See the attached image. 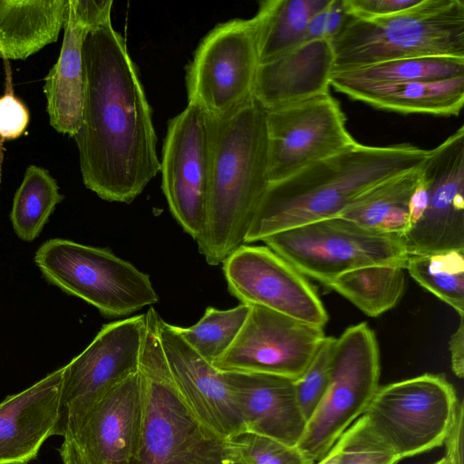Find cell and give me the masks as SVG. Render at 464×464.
I'll return each mask as SVG.
<instances>
[{"instance_id":"3957f363","label":"cell","mask_w":464,"mask_h":464,"mask_svg":"<svg viewBox=\"0 0 464 464\" xmlns=\"http://www.w3.org/2000/svg\"><path fill=\"white\" fill-rule=\"evenodd\" d=\"M266 110L252 96L223 118L211 117L212 167L204 229L196 240L210 266L245 239L269 186Z\"/></svg>"},{"instance_id":"30bf717a","label":"cell","mask_w":464,"mask_h":464,"mask_svg":"<svg viewBox=\"0 0 464 464\" xmlns=\"http://www.w3.org/2000/svg\"><path fill=\"white\" fill-rule=\"evenodd\" d=\"M258 65L255 18L218 24L186 66L188 104L212 118L229 115L253 96Z\"/></svg>"},{"instance_id":"7c38bea8","label":"cell","mask_w":464,"mask_h":464,"mask_svg":"<svg viewBox=\"0 0 464 464\" xmlns=\"http://www.w3.org/2000/svg\"><path fill=\"white\" fill-rule=\"evenodd\" d=\"M160 162L169 211L197 240L207 218L212 167L211 117L196 105L169 120Z\"/></svg>"},{"instance_id":"7a4b0ae2","label":"cell","mask_w":464,"mask_h":464,"mask_svg":"<svg viewBox=\"0 0 464 464\" xmlns=\"http://www.w3.org/2000/svg\"><path fill=\"white\" fill-rule=\"evenodd\" d=\"M430 150L411 144L353 146L295 175L270 183L253 218L245 244L280 231L339 217L375 186L423 166Z\"/></svg>"},{"instance_id":"4fadbf2b","label":"cell","mask_w":464,"mask_h":464,"mask_svg":"<svg viewBox=\"0 0 464 464\" xmlns=\"http://www.w3.org/2000/svg\"><path fill=\"white\" fill-rule=\"evenodd\" d=\"M269 183L285 179L357 141L329 92L266 110Z\"/></svg>"},{"instance_id":"6da1fadb","label":"cell","mask_w":464,"mask_h":464,"mask_svg":"<svg viewBox=\"0 0 464 464\" xmlns=\"http://www.w3.org/2000/svg\"><path fill=\"white\" fill-rule=\"evenodd\" d=\"M83 108L73 137L84 186L130 204L160 173L152 110L123 36L108 20L82 45Z\"/></svg>"},{"instance_id":"9c48e42d","label":"cell","mask_w":464,"mask_h":464,"mask_svg":"<svg viewBox=\"0 0 464 464\" xmlns=\"http://www.w3.org/2000/svg\"><path fill=\"white\" fill-rule=\"evenodd\" d=\"M458 401L444 375L424 373L379 386L362 415L402 459L444 443Z\"/></svg>"},{"instance_id":"d590c367","label":"cell","mask_w":464,"mask_h":464,"mask_svg":"<svg viewBox=\"0 0 464 464\" xmlns=\"http://www.w3.org/2000/svg\"><path fill=\"white\" fill-rule=\"evenodd\" d=\"M30 114L24 103L12 93L0 97V138L14 140L27 128Z\"/></svg>"},{"instance_id":"9a60e30c","label":"cell","mask_w":464,"mask_h":464,"mask_svg":"<svg viewBox=\"0 0 464 464\" xmlns=\"http://www.w3.org/2000/svg\"><path fill=\"white\" fill-rule=\"evenodd\" d=\"M229 293L247 305H261L323 327L327 311L297 269L266 246L244 244L223 263Z\"/></svg>"},{"instance_id":"f546056e","label":"cell","mask_w":464,"mask_h":464,"mask_svg":"<svg viewBox=\"0 0 464 464\" xmlns=\"http://www.w3.org/2000/svg\"><path fill=\"white\" fill-rule=\"evenodd\" d=\"M405 270L459 317L464 316V250L411 256Z\"/></svg>"},{"instance_id":"ffe728a7","label":"cell","mask_w":464,"mask_h":464,"mask_svg":"<svg viewBox=\"0 0 464 464\" xmlns=\"http://www.w3.org/2000/svg\"><path fill=\"white\" fill-rule=\"evenodd\" d=\"M222 372L245 431L297 447L307 420L298 402L293 379L262 372Z\"/></svg>"},{"instance_id":"74e56055","label":"cell","mask_w":464,"mask_h":464,"mask_svg":"<svg viewBox=\"0 0 464 464\" xmlns=\"http://www.w3.org/2000/svg\"><path fill=\"white\" fill-rule=\"evenodd\" d=\"M464 405L462 401H459L454 416L446 435L444 443L446 448L445 456L453 464H464Z\"/></svg>"},{"instance_id":"4316f807","label":"cell","mask_w":464,"mask_h":464,"mask_svg":"<svg viewBox=\"0 0 464 464\" xmlns=\"http://www.w3.org/2000/svg\"><path fill=\"white\" fill-rule=\"evenodd\" d=\"M405 267L371 266L344 273L327 286L345 297L368 316L393 308L405 290Z\"/></svg>"},{"instance_id":"8fae6325","label":"cell","mask_w":464,"mask_h":464,"mask_svg":"<svg viewBox=\"0 0 464 464\" xmlns=\"http://www.w3.org/2000/svg\"><path fill=\"white\" fill-rule=\"evenodd\" d=\"M145 326V314L104 324L63 366L56 435L64 437L93 404L138 372Z\"/></svg>"},{"instance_id":"d4e9b609","label":"cell","mask_w":464,"mask_h":464,"mask_svg":"<svg viewBox=\"0 0 464 464\" xmlns=\"http://www.w3.org/2000/svg\"><path fill=\"white\" fill-rule=\"evenodd\" d=\"M421 168L375 186L360 196L339 217L377 232L404 236L411 227L409 202Z\"/></svg>"},{"instance_id":"4dcf8cb0","label":"cell","mask_w":464,"mask_h":464,"mask_svg":"<svg viewBox=\"0 0 464 464\" xmlns=\"http://www.w3.org/2000/svg\"><path fill=\"white\" fill-rule=\"evenodd\" d=\"M250 308L244 304L227 310L208 306L195 324L189 327L175 325V329L196 353L212 364L233 344Z\"/></svg>"},{"instance_id":"83f0119b","label":"cell","mask_w":464,"mask_h":464,"mask_svg":"<svg viewBox=\"0 0 464 464\" xmlns=\"http://www.w3.org/2000/svg\"><path fill=\"white\" fill-rule=\"evenodd\" d=\"M63 198L56 180L47 169L34 165L27 167L14 193L10 213L16 236L26 242L38 237Z\"/></svg>"},{"instance_id":"7bdbcfd3","label":"cell","mask_w":464,"mask_h":464,"mask_svg":"<svg viewBox=\"0 0 464 464\" xmlns=\"http://www.w3.org/2000/svg\"><path fill=\"white\" fill-rule=\"evenodd\" d=\"M233 464H245V463L240 459H238Z\"/></svg>"},{"instance_id":"277c9868","label":"cell","mask_w":464,"mask_h":464,"mask_svg":"<svg viewBox=\"0 0 464 464\" xmlns=\"http://www.w3.org/2000/svg\"><path fill=\"white\" fill-rule=\"evenodd\" d=\"M150 306L139 376L142 411L138 442L129 464H233L239 459L230 440L215 434L193 414L169 372Z\"/></svg>"},{"instance_id":"8d00e7d4","label":"cell","mask_w":464,"mask_h":464,"mask_svg":"<svg viewBox=\"0 0 464 464\" xmlns=\"http://www.w3.org/2000/svg\"><path fill=\"white\" fill-rule=\"evenodd\" d=\"M420 2V0H343L349 15L364 20L386 17L409 9Z\"/></svg>"},{"instance_id":"f35d334b","label":"cell","mask_w":464,"mask_h":464,"mask_svg":"<svg viewBox=\"0 0 464 464\" xmlns=\"http://www.w3.org/2000/svg\"><path fill=\"white\" fill-rule=\"evenodd\" d=\"M459 324L451 334L449 342L451 368L454 374L462 378L464 375V320L459 317Z\"/></svg>"},{"instance_id":"2e32d148","label":"cell","mask_w":464,"mask_h":464,"mask_svg":"<svg viewBox=\"0 0 464 464\" xmlns=\"http://www.w3.org/2000/svg\"><path fill=\"white\" fill-rule=\"evenodd\" d=\"M428 204L401 237L411 256L464 250V127L433 150L421 168Z\"/></svg>"},{"instance_id":"ba28073f","label":"cell","mask_w":464,"mask_h":464,"mask_svg":"<svg viewBox=\"0 0 464 464\" xmlns=\"http://www.w3.org/2000/svg\"><path fill=\"white\" fill-rule=\"evenodd\" d=\"M380 373L377 339L366 323L350 326L335 338L328 387L297 445L312 464L363 414L379 388Z\"/></svg>"},{"instance_id":"484cf974","label":"cell","mask_w":464,"mask_h":464,"mask_svg":"<svg viewBox=\"0 0 464 464\" xmlns=\"http://www.w3.org/2000/svg\"><path fill=\"white\" fill-rule=\"evenodd\" d=\"M330 0H265L254 16L259 64L301 44L311 19Z\"/></svg>"},{"instance_id":"7402d4cb","label":"cell","mask_w":464,"mask_h":464,"mask_svg":"<svg viewBox=\"0 0 464 464\" xmlns=\"http://www.w3.org/2000/svg\"><path fill=\"white\" fill-rule=\"evenodd\" d=\"M334 67L331 40L302 43L258 65L253 96L271 110L328 93Z\"/></svg>"},{"instance_id":"8992f818","label":"cell","mask_w":464,"mask_h":464,"mask_svg":"<svg viewBox=\"0 0 464 464\" xmlns=\"http://www.w3.org/2000/svg\"><path fill=\"white\" fill-rule=\"evenodd\" d=\"M34 263L48 283L106 318L130 315L160 300L149 275L107 248L52 238L36 250Z\"/></svg>"},{"instance_id":"836d02e7","label":"cell","mask_w":464,"mask_h":464,"mask_svg":"<svg viewBox=\"0 0 464 464\" xmlns=\"http://www.w3.org/2000/svg\"><path fill=\"white\" fill-rule=\"evenodd\" d=\"M230 440L245 464H312L297 447L249 431H242Z\"/></svg>"},{"instance_id":"d6986e66","label":"cell","mask_w":464,"mask_h":464,"mask_svg":"<svg viewBox=\"0 0 464 464\" xmlns=\"http://www.w3.org/2000/svg\"><path fill=\"white\" fill-rule=\"evenodd\" d=\"M112 5L111 0H67L60 55L44 85L50 125L62 134L73 138L81 128L83 41L92 27L111 20Z\"/></svg>"},{"instance_id":"52a82bcc","label":"cell","mask_w":464,"mask_h":464,"mask_svg":"<svg viewBox=\"0 0 464 464\" xmlns=\"http://www.w3.org/2000/svg\"><path fill=\"white\" fill-rule=\"evenodd\" d=\"M262 241L302 275L326 286L339 276L365 266L405 267L409 258L401 237L342 217L294 227Z\"/></svg>"},{"instance_id":"d6a6232c","label":"cell","mask_w":464,"mask_h":464,"mask_svg":"<svg viewBox=\"0 0 464 464\" xmlns=\"http://www.w3.org/2000/svg\"><path fill=\"white\" fill-rule=\"evenodd\" d=\"M334 342L335 338L325 336L306 370L294 380L295 394L307 420L328 387Z\"/></svg>"},{"instance_id":"5bb4252c","label":"cell","mask_w":464,"mask_h":464,"mask_svg":"<svg viewBox=\"0 0 464 464\" xmlns=\"http://www.w3.org/2000/svg\"><path fill=\"white\" fill-rule=\"evenodd\" d=\"M250 306L235 342L212 365L219 372L299 378L325 337L324 328L261 305Z\"/></svg>"},{"instance_id":"5b68a950","label":"cell","mask_w":464,"mask_h":464,"mask_svg":"<svg viewBox=\"0 0 464 464\" xmlns=\"http://www.w3.org/2000/svg\"><path fill=\"white\" fill-rule=\"evenodd\" d=\"M331 43L333 72L404 58L464 59V2L420 0L409 9L371 20L349 15Z\"/></svg>"},{"instance_id":"1f68e13d","label":"cell","mask_w":464,"mask_h":464,"mask_svg":"<svg viewBox=\"0 0 464 464\" xmlns=\"http://www.w3.org/2000/svg\"><path fill=\"white\" fill-rule=\"evenodd\" d=\"M400 457L369 427L363 415L346 430L338 464H397Z\"/></svg>"},{"instance_id":"ac0fdd59","label":"cell","mask_w":464,"mask_h":464,"mask_svg":"<svg viewBox=\"0 0 464 464\" xmlns=\"http://www.w3.org/2000/svg\"><path fill=\"white\" fill-rule=\"evenodd\" d=\"M156 329L171 379L197 419L226 440L245 431L223 372L196 353L177 333L175 325L159 314Z\"/></svg>"},{"instance_id":"603a6c76","label":"cell","mask_w":464,"mask_h":464,"mask_svg":"<svg viewBox=\"0 0 464 464\" xmlns=\"http://www.w3.org/2000/svg\"><path fill=\"white\" fill-rule=\"evenodd\" d=\"M330 85L374 108L403 114L458 116L464 104V75L433 82L357 83L331 76Z\"/></svg>"},{"instance_id":"b9f144b4","label":"cell","mask_w":464,"mask_h":464,"mask_svg":"<svg viewBox=\"0 0 464 464\" xmlns=\"http://www.w3.org/2000/svg\"><path fill=\"white\" fill-rule=\"evenodd\" d=\"M433 464H453L446 456L442 457Z\"/></svg>"},{"instance_id":"44dd1931","label":"cell","mask_w":464,"mask_h":464,"mask_svg":"<svg viewBox=\"0 0 464 464\" xmlns=\"http://www.w3.org/2000/svg\"><path fill=\"white\" fill-rule=\"evenodd\" d=\"M63 367L0 402V464H27L56 435Z\"/></svg>"},{"instance_id":"e0dca14e","label":"cell","mask_w":464,"mask_h":464,"mask_svg":"<svg viewBox=\"0 0 464 464\" xmlns=\"http://www.w3.org/2000/svg\"><path fill=\"white\" fill-rule=\"evenodd\" d=\"M142 411L139 372L93 404L63 438V464H129L138 442Z\"/></svg>"},{"instance_id":"60d3db41","label":"cell","mask_w":464,"mask_h":464,"mask_svg":"<svg viewBox=\"0 0 464 464\" xmlns=\"http://www.w3.org/2000/svg\"><path fill=\"white\" fill-rule=\"evenodd\" d=\"M345 431L341 435V437L327 452V454L314 464H338L340 452L343 449Z\"/></svg>"},{"instance_id":"ab89813d","label":"cell","mask_w":464,"mask_h":464,"mask_svg":"<svg viewBox=\"0 0 464 464\" xmlns=\"http://www.w3.org/2000/svg\"><path fill=\"white\" fill-rule=\"evenodd\" d=\"M428 182L420 171L419 181L411 196L409 202L411 227L420 218L424 213L428 204Z\"/></svg>"},{"instance_id":"f1b7e54d","label":"cell","mask_w":464,"mask_h":464,"mask_svg":"<svg viewBox=\"0 0 464 464\" xmlns=\"http://www.w3.org/2000/svg\"><path fill=\"white\" fill-rule=\"evenodd\" d=\"M463 75L464 59L441 56L397 59L332 73L337 79L357 83L433 82Z\"/></svg>"},{"instance_id":"e575fe53","label":"cell","mask_w":464,"mask_h":464,"mask_svg":"<svg viewBox=\"0 0 464 464\" xmlns=\"http://www.w3.org/2000/svg\"><path fill=\"white\" fill-rule=\"evenodd\" d=\"M348 17L343 0H330L329 4L311 19L301 44L315 39L332 40Z\"/></svg>"},{"instance_id":"cb8c5ba5","label":"cell","mask_w":464,"mask_h":464,"mask_svg":"<svg viewBox=\"0 0 464 464\" xmlns=\"http://www.w3.org/2000/svg\"><path fill=\"white\" fill-rule=\"evenodd\" d=\"M67 0H0V55L25 60L57 41Z\"/></svg>"}]
</instances>
